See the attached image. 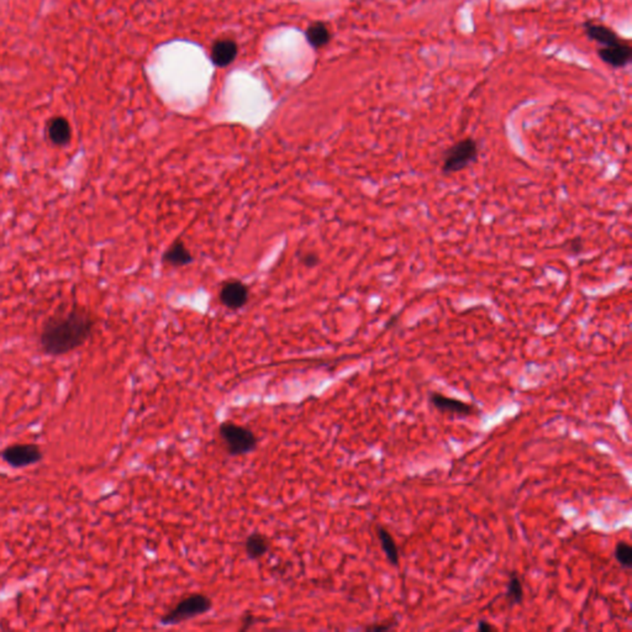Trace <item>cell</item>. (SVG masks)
<instances>
[{
    "label": "cell",
    "instance_id": "cell-17",
    "mask_svg": "<svg viewBox=\"0 0 632 632\" xmlns=\"http://www.w3.org/2000/svg\"><path fill=\"white\" fill-rule=\"evenodd\" d=\"M397 626V621H387L385 623H374L365 628L366 631L378 632L388 631Z\"/></svg>",
    "mask_w": 632,
    "mask_h": 632
},
{
    "label": "cell",
    "instance_id": "cell-8",
    "mask_svg": "<svg viewBox=\"0 0 632 632\" xmlns=\"http://www.w3.org/2000/svg\"><path fill=\"white\" fill-rule=\"evenodd\" d=\"M430 404L434 406L436 410L442 414H451V415L472 416L477 415L478 410L473 404L462 402L455 398H448L441 393L432 392L429 395Z\"/></svg>",
    "mask_w": 632,
    "mask_h": 632
},
{
    "label": "cell",
    "instance_id": "cell-14",
    "mask_svg": "<svg viewBox=\"0 0 632 632\" xmlns=\"http://www.w3.org/2000/svg\"><path fill=\"white\" fill-rule=\"evenodd\" d=\"M505 599L508 601L510 606L514 605L522 604L524 600V588H522V581L520 577L517 576V573L512 572L510 578H509L508 586H507V593H505Z\"/></svg>",
    "mask_w": 632,
    "mask_h": 632
},
{
    "label": "cell",
    "instance_id": "cell-12",
    "mask_svg": "<svg viewBox=\"0 0 632 632\" xmlns=\"http://www.w3.org/2000/svg\"><path fill=\"white\" fill-rule=\"evenodd\" d=\"M48 138L52 143L58 146H65L70 143L72 131H71L70 123L63 118H55L48 124Z\"/></svg>",
    "mask_w": 632,
    "mask_h": 632
},
{
    "label": "cell",
    "instance_id": "cell-2",
    "mask_svg": "<svg viewBox=\"0 0 632 632\" xmlns=\"http://www.w3.org/2000/svg\"><path fill=\"white\" fill-rule=\"evenodd\" d=\"M586 36L596 41L600 60L614 68H623L631 60V46L618 36L614 30L601 24L586 21L584 24Z\"/></svg>",
    "mask_w": 632,
    "mask_h": 632
},
{
    "label": "cell",
    "instance_id": "cell-6",
    "mask_svg": "<svg viewBox=\"0 0 632 632\" xmlns=\"http://www.w3.org/2000/svg\"><path fill=\"white\" fill-rule=\"evenodd\" d=\"M0 456L10 467L14 468H25L42 460L41 450L33 443L10 446L5 448Z\"/></svg>",
    "mask_w": 632,
    "mask_h": 632
},
{
    "label": "cell",
    "instance_id": "cell-11",
    "mask_svg": "<svg viewBox=\"0 0 632 632\" xmlns=\"http://www.w3.org/2000/svg\"><path fill=\"white\" fill-rule=\"evenodd\" d=\"M271 549V544L266 536L259 532H254L246 539L245 541V552L247 557L252 561L262 559L264 556L268 554V551Z\"/></svg>",
    "mask_w": 632,
    "mask_h": 632
},
{
    "label": "cell",
    "instance_id": "cell-18",
    "mask_svg": "<svg viewBox=\"0 0 632 632\" xmlns=\"http://www.w3.org/2000/svg\"><path fill=\"white\" fill-rule=\"evenodd\" d=\"M301 264L306 266V267L313 268L315 266H318V256L314 252H310V254H306L301 257Z\"/></svg>",
    "mask_w": 632,
    "mask_h": 632
},
{
    "label": "cell",
    "instance_id": "cell-10",
    "mask_svg": "<svg viewBox=\"0 0 632 632\" xmlns=\"http://www.w3.org/2000/svg\"><path fill=\"white\" fill-rule=\"evenodd\" d=\"M237 55V45L232 40H220L212 50V60L219 67H227Z\"/></svg>",
    "mask_w": 632,
    "mask_h": 632
},
{
    "label": "cell",
    "instance_id": "cell-20",
    "mask_svg": "<svg viewBox=\"0 0 632 632\" xmlns=\"http://www.w3.org/2000/svg\"><path fill=\"white\" fill-rule=\"evenodd\" d=\"M494 626L492 623H488V621H485V620H480V623H478V628L477 630L480 632H489L493 631Z\"/></svg>",
    "mask_w": 632,
    "mask_h": 632
},
{
    "label": "cell",
    "instance_id": "cell-7",
    "mask_svg": "<svg viewBox=\"0 0 632 632\" xmlns=\"http://www.w3.org/2000/svg\"><path fill=\"white\" fill-rule=\"evenodd\" d=\"M219 298L227 309L237 310L247 304L249 299V286L239 279H231L222 284Z\"/></svg>",
    "mask_w": 632,
    "mask_h": 632
},
{
    "label": "cell",
    "instance_id": "cell-9",
    "mask_svg": "<svg viewBox=\"0 0 632 632\" xmlns=\"http://www.w3.org/2000/svg\"><path fill=\"white\" fill-rule=\"evenodd\" d=\"M163 262L173 267H183L193 262V256L183 241H176L163 254Z\"/></svg>",
    "mask_w": 632,
    "mask_h": 632
},
{
    "label": "cell",
    "instance_id": "cell-19",
    "mask_svg": "<svg viewBox=\"0 0 632 632\" xmlns=\"http://www.w3.org/2000/svg\"><path fill=\"white\" fill-rule=\"evenodd\" d=\"M254 615H245V616H244V618H242V626H241V630H244V631H245V630H249V628H251L252 625H254Z\"/></svg>",
    "mask_w": 632,
    "mask_h": 632
},
{
    "label": "cell",
    "instance_id": "cell-3",
    "mask_svg": "<svg viewBox=\"0 0 632 632\" xmlns=\"http://www.w3.org/2000/svg\"><path fill=\"white\" fill-rule=\"evenodd\" d=\"M219 436L229 456H245L254 452L259 445V440L252 430L232 421H224L220 424Z\"/></svg>",
    "mask_w": 632,
    "mask_h": 632
},
{
    "label": "cell",
    "instance_id": "cell-15",
    "mask_svg": "<svg viewBox=\"0 0 632 632\" xmlns=\"http://www.w3.org/2000/svg\"><path fill=\"white\" fill-rule=\"evenodd\" d=\"M306 38L311 46L321 47L328 43L330 40V33L323 24H313L306 31Z\"/></svg>",
    "mask_w": 632,
    "mask_h": 632
},
{
    "label": "cell",
    "instance_id": "cell-16",
    "mask_svg": "<svg viewBox=\"0 0 632 632\" xmlns=\"http://www.w3.org/2000/svg\"><path fill=\"white\" fill-rule=\"evenodd\" d=\"M615 559L618 564L625 569H630L632 566V547L631 544L620 541L616 544L614 551Z\"/></svg>",
    "mask_w": 632,
    "mask_h": 632
},
{
    "label": "cell",
    "instance_id": "cell-13",
    "mask_svg": "<svg viewBox=\"0 0 632 632\" xmlns=\"http://www.w3.org/2000/svg\"><path fill=\"white\" fill-rule=\"evenodd\" d=\"M377 535H378L379 542H380L388 562L394 567H398L399 566V549L395 544V540L393 539L392 534L385 527H377Z\"/></svg>",
    "mask_w": 632,
    "mask_h": 632
},
{
    "label": "cell",
    "instance_id": "cell-4",
    "mask_svg": "<svg viewBox=\"0 0 632 632\" xmlns=\"http://www.w3.org/2000/svg\"><path fill=\"white\" fill-rule=\"evenodd\" d=\"M212 601L205 594H192L185 596L180 603L162 616L160 623L163 626H176L192 618L207 614L212 609Z\"/></svg>",
    "mask_w": 632,
    "mask_h": 632
},
{
    "label": "cell",
    "instance_id": "cell-1",
    "mask_svg": "<svg viewBox=\"0 0 632 632\" xmlns=\"http://www.w3.org/2000/svg\"><path fill=\"white\" fill-rule=\"evenodd\" d=\"M93 320L87 311L74 309L47 320L40 342L47 355L62 356L82 346L92 335Z\"/></svg>",
    "mask_w": 632,
    "mask_h": 632
},
{
    "label": "cell",
    "instance_id": "cell-5",
    "mask_svg": "<svg viewBox=\"0 0 632 632\" xmlns=\"http://www.w3.org/2000/svg\"><path fill=\"white\" fill-rule=\"evenodd\" d=\"M478 155H480V147L475 140L472 138L461 140L458 143H453L452 146L443 153L441 171L443 175H452L463 171L477 162Z\"/></svg>",
    "mask_w": 632,
    "mask_h": 632
}]
</instances>
